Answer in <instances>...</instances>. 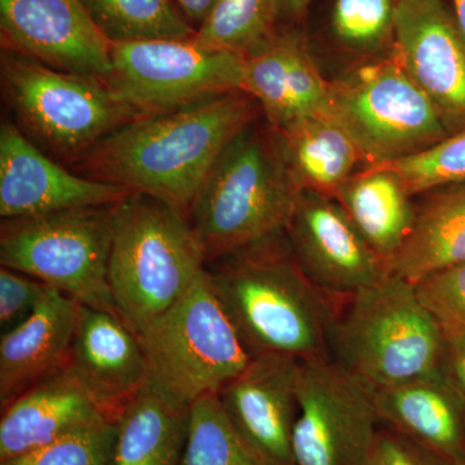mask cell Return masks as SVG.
<instances>
[{
    "label": "cell",
    "mask_w": 465,
    "mask_h": 465,
    "mask_svg": "<svg viewBox=\"0 0 465 465\" xmlns=\"http://www.w3.org/2000/svg\"><path fill=\"white\" fill-rule=\"evenodd\" d=\"M262 108L243 91L229 92L164 114L137 118L70 162L75 173L149 195L189 215L222 153Z\"/></svg>",
    "instance_id": "6da1fadb"
},
{
    "label": "cell",
    "mask_w": 465,
    "mask_h": 465,
    "mask_svg": "<svg viewBox=\"0 0 465 465\" xmlns=\"http://www.w3.org/2000/svg\"><path fill=\"white\" fill-rule=\"evenodd\" d=\"M204 271L251 356L331 358L336 298L308 280L286 232L213 260Z\"/></svg>",
    "instance_id": "7a4b0ae2"
},
{
    "label": "cell",
    "mask_w": 465,
    "mask_h": 465,
    "mask_svg": "<svg viewBox=\"0 0 465 465\" xmlns=\"http://www.w3.org/2000/svg\"><path fill=\"white\" fill-rule=\"evenodd\" d=\"M258 124L226 146L189 210L207 262L284 231L302 194L277 134Z\"/></svg>",
    "instance_id": "3957f363"
},
{
    "label": "cell",
    "mask_w": 465,
    "mask_h": 465,
    "mask_svg": "<svg viewBox=\"0 0 465 465\" xmlns=\"http://www.w3.org/2000/svg\"><path fill=\"white\" fill-rule=\"evenodd\" d=\"M207 264L188 215L140 194L114 210L109 283L116 311L139 333L173 307Z\"/></svg>",
    "instance_id": "277c9868"
},
{
    "label": "cell",
    "mask_w": 465,
    "mask_h": 465,
    "mask_svg": "<svg viewBox=\"0 0 465 465\" xmlns=\"http://www.w3.org/2000/svg\"><path fill=\"white\" fill-rule=\"evenodd\" d=\"M443 329L414 283L388 273L349 296L330 335V356L375 388L439 369Z\"/></svg>",
    "instance_id": "5b68a950"
},
{
    "label": "cell",
    "mask_w": 465,
    "mask_h": 465,
    "mask_svg": "<svg viewBox=\"0 0 465 465\" xmlns=\"http://www.w3.org/2000/svg\"><path fill=\"white\" fill-rule=\"evenodd\" d=\"M137 335L148 363V384L186 406L217 393L252 360L206 271Z\"/></svg>",
    "instance_id": "8992f818"
},
{
    "label": "cell",
    "mask_w": 465,
    "mask_h": 465,
    "mask_svg": "<svg viewBox=\"0 0 465 465\" xmlns=\"http://www.w3.org/2000/svg\"><path fill=\"white\" fill-rule=\"evenodd\" d=\"M0 75L20 130L69 162L136 119L100 76L60 72L5 48Z\"/></svg>",
    "instance_id": "52a82bcc"
},
{
    "label": "cell",
    "mask_w": 465,
    "mask_h": 465,
    "mask_svg": "<svg viewBox=\"0 0 465 465\" xmlns=\"http://www.w3.org/2000/svg\"><path fill=\"white\" fill-rule=\"evenodd\" d=\"M115 204L3 219L0 264L119 314L109 283Z\"/></svg>",
    "instance_id": "ba28073f"
},
{
    "label": "cell",
    "mask_w": 465,
    "mask_h": 465,
    "mask_svg": "<svg viewBox=\"0 0 465 465\" xmlns=\"http://www.w3.org/2000/svg\"><path fill=\"white\" fill-rule=\"evenodd\" d=\"M330 105L362 153L365 167L414 155L451 134L394 54L330 82Z\"/></svg>",
    "instance_id": "9c48e42d"
},
{
    "label": "cell",
    "mask_w": 465,
    "mask_h": 465,
    "mask_svg": "<svg viewBox=\"0 0 465 465\" xmlns=\"http://www.w3.org/2000/svg\"><path fill=\"white\" fill-rule=\"evenodd\" d=\"M105 82L137 118L242 91L244 57L186 39L112 43Z\"/></svg>",
    "instance_id": "30bf717a"
},
{
    "label": "cell",
    "mask_w": 465,
    "mask_h": 465,
    "mask_svg": "<svg viewBox=\"0 0 465 465\" xmlns=\"http://www.w3.org/2000/svg\"><path fill=\"white\" fill-rule=\"evenodd\" d=\"M375 390L331 358L300 361L293 465H369L381 425Z\"/></svg>",
    "instance_id": "8fae6325"
},
{
    "label": "cell",
    "mask_w": 465,
    "mask_h": 465,
    "mask_svg": "<svg viewBox=\"0 0 465 465\" xmlns=\"http://www.w3.org/2000/svg\"><path fill=\"white\" fill-rule=\"evenodd\" d=\"M284 232L308 280L332 298H349L388 274L385 262L331 198L302 192Z\"/></svg>",
    "instance_id": "7c38bea8"
},
{
    "label": "cell",
    "mask_w": 465,
    "mask_h": 465,
    "mask_svg": "<svg viewBox=\"0 0 465 465\" xmlns=\"http://www.w3.org/2000/svg\"><path fill=\"white\" fill-rule=\"evenodd\" d=\"M394 52L451 134L465 127V39L442 0H396Z\"/></svg>",
    "instance_id": "4fadbf2b"
},
{
    "label": "cell",
    "mask_w": 465,
    "mask_h": 465,
    "mask_svg": "<svg viewBox=\"0 0 465 465\" xmlns=\"http://www.w3.org/2000/svg\"><path fill=\"white\" fill-rule=\"evenodd\" d=\"M2 48L52 69L106 78L110 43L82 0H0Z\"/></svg>",
    "instance_id": "5bb4252c"
},
{
    "label": "cell",
    "mask_w": 465,
    "mask_h": 465,
    "mask_svg": "<svg viewBox=\"0 0 465 465\" xmlns=\"http://www.w3.org/2000/svg\"><path fill=\"white\" fill-rule=\"evenodd\" d=\"M131 193L122 186L70 173L45 155L20 127L5 122L0 128V216L18 219L106 206Z\"/></svg>",
    "instance_id": "9a60e30c"
},
{
    "label": "cell",
    "mask_w": 465,
    "mask_h": 465,
    "mask_svg": "<svg viewBox=\"0 0 465 465\" xmlns=\"http://www.w3.org/2000/svg\"><path fill=\"white\" fill-rule=\"evenodd\" d=\"M299 367L296 358L255 356L217 391L235 430L268 465H293Z\"/></svg>",
    "instance_id": "2e32d148"
},
{
    "label": "cell",
    "mask_w": 465,
    "mask_h": 465,
    "mask_svg": "<svg viewBox=\"0 0 465 465\" xmlns=\"http://www.w3.org/2000/svg\"><path fill=\"white\" fill-rule=\"evenodd\" d=\"M63 369L113 420L149 381L139 335L119 314L84 304Z\"/></svg>",
    "instance_id": "e0dca14e"
},
{
    "label": "cell",
    "mask_w": 465,
    "mask_h": 465,
    "mask_svg": "<svg viewBox=\"0 0 465 465\" xmlns=\"http://www.w3.org/2000/svg\"><path fill=\"white\" fill-rule=\"evenodd\" d=\"M242 91L256 100L274 131L309 116L332 115L330 82L321 74L305 42L293 32L277 30L244 56Z\"/></svg>",
    "instance_id": "ac0fdd59"
},
{
    "label": "cell",
    "mask_w": 465,
    "mask_h": 465,
    "mask_svg": "<svg viewBox=\"0 0 465 465\" xmlns=\"http://www.w3.org/2000/svg\"><path fill=\"white\" fill-rule=\"evenodd\" d=\"M105 420L113 419L65 369L58 370L2 407L0 461Z\"/></svg>",
    "instance_id": "d6986e66"
},
{
    "label": "cell",
    "mask_w": 465,
    "mask_h": 465,
    "mask_svg": "<svg viewBox=\"0 0 465 465\" xmlns=\"http://www.w3.org/2000/svg\"><path fill=\"white\" fill-rule=\"evenodd\" d=\"M382 425L465 465V399L439 371L376 388Z\"/></svg>",
    "instance_id": "ffe728a7"
},
{
    "label": "cell",
    "mask_w": 465,
    "mask_h": 465,
    "mask_svg": "<svg viewBox=\"0 0 465 465\" xmlns=\"http://www.w3.org/2000/svg\"><path fill=\"white\" fill-rule=\"evenodd\" d=\"M79 302L56 289L0 338V407L65 365Z\"/></svg>",
    "instance_id": "44dd1931"
},
{
    "label": "cell",
    "mask_w": 465,
    "mask_h": 465,
    "mask_svg": "<svg viewBox=\"0 0 465 465\" xmlns=\"http://www.w3.org/2000/svg\"><path fill=\"white\" fill-rule=\"evenodd\" d=\"M191 406L146 384L118 412L109 465H182Z\"/></svg>",
    "instance_id": "7402d4cb"
},
{
    "label": "cell",
    "mask_w": 465,
    "mask_h": 465,
    "mask_svg": "<svg viewBox=\"0 0 465 465\" xmlns=\"http://www.w3.org/2000/svg\"><path fill=\"white\" fill-rule=\"evenodd\" d=\"M275 134L302 193L335 200L349 177L365 167L357 143L332 115L309 116Z\"/></svg>",
    "instance_id": "603a6c76"
},
{
    "label": "cell",
    "mask_w": 465,
    "mask_h": 465,
    "mask_svg": "<svg viewBox=\"0 0 465 465\" xmlns=\"http://www.w3.org/2000/svg\"><path fill=\"white\" fill-rule=\"evenodd\" d=\"M433 192L388 264V273L414 284L465 262V183Z\"/></svg>",
    "instance_id": "cb8c5ba5"
},
{
    "label": "cell",
    "mask_w": 465,
    "mask_h": 465,
    "mask_svg": "<svg viewBox=\"0 0 465 465\" xmlns=\"http://www.w3.org/2000/svg\"><path fill=\"white\" fill-rule=\"evenodd\" d=\"M335 201L388 269L411 231L416 213L399 176L381 166L362 168L349 177Z\"/></svg>",
    "instance_id": "d4e9b609"
},
{
    "label": "cell",
    "mask_w": 465,
    "mask_h": 465,
    "mask_svg": "<svg viewBox=\"0 0 465 465\" xmlns=\"http://www.w3.org/2000/svg\"><path fill=\"white\" fill-rule=\"evenodd\" d=\"M101 34L112 43L186 39L195 27L173 0H82Z\"/></svg>",
    "instance_id": "484cf974"
},
{
    "label": "cell",
    "mask_w": 465,
    "mask_h": 465,
    "mask_svg": "<svg viewBox=\"0 0 465 465\" xmlns=\"http://www.w3.org/2000/svg\"><path fill=\"white\" fill-rule=\"evenodd\" d=\"M182 465L268 464L235 430L217 393H210L191 405Z\"/></svg>",
    "instance_id": "4316f807"
},
{
    "label": "cell",
    "mask_w": 465,
    "mask_h": 465,
    "mask_svg": "<svg viewBox=\"0 0 465 465\" xmlns=\"http://www.w3.org/2000/svg\"><path fill=\"white\" fill-rule=\"evenodd\" d=\"M278 23L277 0H217L194 39L244 57L277 33Z\"/></svg>",
    "instance_id": "83f0119b"
},
{
    "label": "cell",
    "mask_w": 465,
    "mask_h": 465,
    "mask_svg": "<svg viewBox=\"0 0 465 465\" xmlns=\"http://www.w3.org/2000/svg\"><path fill=\"white\" fill-rule=\"evenodd\" d=\"M374 166L396 173L411 197L465 183V127L423 152Z\"/></svg>",
    "instance_id": "f1b7e54d"
},
{
    "label": "cell",
    "mask_w": 465,
    "mask_h": 465,
    "mask_svg": "<svg viewBox=\"0 0 465 465\" xmlns=\"http://www.w3.org/2000/svg\"><path fill=\"white\" fill-rule=\"evenodd\" d=\"M114 436L115 420L101 421L0 465H109Z\"/></svg>",
    "instance_id": "f546056e"
},
{
    "label": "cell",
    "mask_w": 465,
    "mask_h": 465,
    "mask_svg": "<svg viewBox=\"0 0 465 465\" xmlns=\"http://www.w3.org/2000/svg\"><path fill=\"white\" fill-rule=\"evenodd\" d=\"M396 0H336L332 24L348 47L371 51L393 36Z\"/></svg>",
    "instance_id": "4dcf8cb0"
},
{
    "label": "cell",
    "mask_w": 465,
    "mask_h": 465,
    "mask_svg": "<svg viewBox=\"0 0 465 465\" xmlns=\"http://www.w3.org/2000/svg\"><path fill=\"white\" fill-rule=\"evenodd\" d=\"M419 298L442 327L465 329V262L416 283Z\"/></svg>",
    "instance_id": "1f68e13d"
},
{
    "label": "cell",
    "mask_w": 465,
    "mask_h": 465,
    "mask_svg": "<svg viewBox=\"0 0 465 465\" xmlns=\"http://www.w3.org/2000/svg\"><path fill=\"white\" fill-rule=\"evenodd\" d=\"M51 287L32 275L2 266L0 269V330L11 331L41 304Z\"/></svg>",
    "instance_id": "d6a6232c"
},
{
    "label": "cell",
    "mask_w": 465,
    "mask_h": 465,
    "mask_svg": "<svg viewBox=\"0 0 465 465\" xmlns=\"http://www.w3.org/2000/svg\"><path fill=\"white\" fill-rule=\"evenodd\" d=\"M369 465H459L387 425H381Z\"/></svg>",
    "instance_id": "836d02e7"
},
{
    "label": "cell",
    "mask_w": 465,
    "mask_h": 465,
    "mask_svg": "<svg viewBox=\"0 0 465 465\" xmlns=\"http://www.w3.org/2000/svg\"><path fill=\"white\" fill-rule=\"evenodd\" d=\"M439 371L465 399V329L442 327Z\"/></svg>",
    "instance_id": "e575fe53"
},
{
    "label": "cell",
    "mask_w": 465,
    "mask_h": 465,
    "mask_svg": "<svg viewBox=\"0 0 465 465\" xmlns=\"http://www.w3.org/2000/svg\"><path fill=\"white\" fill-rule=\"evenodd\" d=\"M177 7L182 9L183 16L198 29L206 20L210 12L215 7L217 0H174Z\"/></svg>",
    "instance_id": "d590c367"
},
{
    "label": "cell",
    "mask_w": 465,
    "mask_h": 465,
    "mask_svg": "<svg viewBox=\"0 0 465 465\" xmlns=\"http://www.w3.org/2000/svg\"><path fill=\"white\" fill-rule=\"evenodd\" d=\"M312 0H277L280 23H295L304 16Z\"/></svg>",
    "instance_id": "8d00e7d4"
},
{
    "label": "cell",
    "mask_w": 465,
    "mask_h": 465,
    "mask_svg": "<svg viewBox=\"0 0 465 465\" xmlns=\"http://www.w3.org/2000/svg\"><path fill=\"white\" fill-rule=\"evenodd\" d=\"M451 2L454 5L455 20L465 39V0H451Z\"/></svg>",
    "instance_id": "74e56055"
}]
</instances>
